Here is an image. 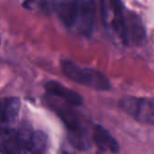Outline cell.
Instances as JSON below:
<instances>
[{
  "mask_svg": "<svg viewBox=\"0 0 154 154\" xmlns=\"http://www.w3.org/2000/svg\"><path fill=\"white\" fill-rule=\"evenodd\" d=\"M46 136L30 128L0 130V149L5 154H44Z\"/></svg>",
  "mask_w": 154,
  "mask_h": 154,
  "instance_id": "cell-1",
  "label": "cell"
},
{
  "mask_svg": "<svg viewBox=\"0 0 154 154\" xmlns=\"http://www.w3.org/2000/svg\"><path fill=\"white\" fill-rule=\"evenodd\" d=\"M102 17L108 32L124 45H128L126 16L120 0H102Z\"/></svg>",
  "mask_w": 154,
  "mask_h": 154,
  "instance_id": "cell-2",
  "label": "cell"
},
{
  "mask_svg": "<svg viewBox=\"0 0 154 154\" xmlns=\"http://www.w3.org/2000/svg\"><path fill=\"white\" fill-rule=\"evenodd\" d=\"M62 69L65 76L75 83L99 91H108L111 89L109 79L97 70L80 67L68 60L62 63Z\"/></svg>",
  "mask_w": 154,
  "mask_h": 154,
  "instance_id": "cell-3",
  "label": "cell"
},
{
  "mask_svg": "<svg viewBox=\"0 0 154 154\" xmlns=\"http://www.w3.org/2000/svg\"><path fill=\"white\" fill-rule=\"evenodd\" d=\"M120 107L137 122L154 124V98L124 97L120 101Z\"/></svg>",
  "mask_w": 154,
  "mask_h": 154,
  "instance_id": "cell-4",
  "label": "cell"
},
{
  "mask_svg": "<svg viewBox=\"0 0 154 154\" xmlns=\"http://www.w3.org/2000/svg\"><path fill=\"white\" fill-rule=\"evenodd\" d=\"M49 103L51 107L54 109V111L56 112V113L67 126L70 133L72 135V138L74 139V143L81 146V148L84 147L85 145V131L78 116L75 114V112L71 108L65 105H62L61 103H58V102L54 99H50Z\"/></svg>",
  "mask_w": 154,
  "mask_h": 154,
  "instance_id": "cell-5",
  "label": "cell"
},
{
  "mask_svg": "<svg viewBox=\"0 0 154 154\" xmlns=\"http://www.w3.org/2000/svg\"><path fill=\"white\" fill-rule=\"evenodd\" d=\"M53 5L62 23L66 27L74 30L79 17V0H53Z\"/></svg>",
  "mask_w": 154,
  "mask_h": 154,
  "instance_id": "cell-6",
  "label": "cell"
},
{
  "mask_svg": "<svg viewBox=\"0 0 154 154\" xmlns=\"http://www.w3.org/2000/svg\"><path fill=\"white\" fill-rule=\"evenodd\" d=\"M79 17L75 26V31L83 35L92 34L95 21V2L94 0H79Z\"/></svg>",
  "mask_w": 154,
  "mask_h": 154,
  "instance_id": "cell-7",
  "label": "cell"
},
{
  "mask_svg": "<svg viewBox=\"0 0 154 154\" xmlns=\"http://www.w3.org/2000/svg\"><path fill=\"white\" fill-rule=\"evenodd\" d=\"M20 101L16 97L0 99V130L9 129L18 115Z\"/></svg>",
  "mask_w": 154,
  "mask_h": 154,
  "instance_id": "cell-8",
  "label": "cell"
},
{
  "mask_svg": "<svg viewBox=\"0 0 154 154\" xmlns=\"http://www.w3.org/2000/svg\"><path fill=\"white\" fill-rule=\"evenodd\" d=\"M45 89L49 96L63 101V103L70 105L79 106L83 103V98L79 94L68 89L55 81L48 82L45 85Z\"/></svg>",
  "mask_w": 154,
  "mask_h": 154,
  "instance_id": "cell-9",
  "label": "cell"
},
{
  "mask_svg": "<svg viewBox=\"0 0 154 154\" xmlns=\"http://www.w3.org/2000/svg\"><path fill=\"white\" fill-rule=\"evenodd\" d=\"M94 140L102 150H108L113 153H118L120 145L115 138L103 126L95 125L94 130Z\"/></svg>",
  "mask_w": 154,
  "mask_h": 154,
  "instance_id": "cell-10",
  "label": "cell"
},
{
  "mask_svg": "<svg viewBox=\"0 0 154 154\" xmlns=\"http://www.w3.org/2000/svg\"><path fill=\"white\" fill-rule=\"evenodd\" d=\"M126 24L128 45L140 44L145 37V32L140 18L133 14H130L128 17H126Z\"/></svg>",
  "mask_w": 154,
  "mask_h": 154,
  "instance_id": "cell-11",
  "label": "cell"
},
{
  "mask_svg": "<svg viewBox=\"0 0 154 154\" xmlns=\"http://www.w3.org/2000/svg\"><path fill=\"white\" fill-rule=\"evenodd\" d=\"M0 154H5V153H4V152H3V151L1 150V149H0Z\"/></svg>",
  "mask_w": 154,
  "mask_h": 154,
  "instance_id": "cell-12",
  "label": "cell"
}]
</instances>
